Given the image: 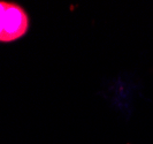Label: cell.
<instances>
[{"label": "cell", "instance_id": "obj_1", "mask_svg": "<svg viewBox=\"0 0 153 144\" xmlns=\"http://www.w3.org/2000/svg\"><path fill=\"white\" fill-rule=\"evenodd\" d=\"M30 28V17L20 4L0 0V43H13L23 38Z\"/></svg>", "mask_w": 153, "mask_h": 144}]
</instances>
